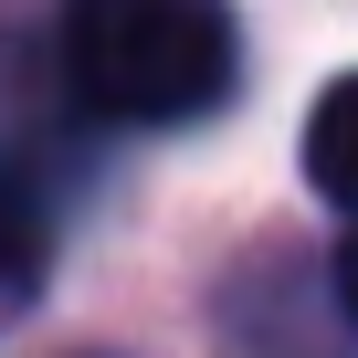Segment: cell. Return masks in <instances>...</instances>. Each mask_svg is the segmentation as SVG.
<instances>
[{"label": "cell", "mask_w": 358, "mask_h": 358, "mask_svg": "<svg viewBox=\"0 0 358 358\" xmlns=\"http://www.w3.org/2000/svg\"><path fill=\"white\" fill-rule=\"evenodd\" d=\"M306 179L337 211H358V74H337L316 95V116H306Z\"/></svg>", "instance_id": "cell-2"}, {"label": "cell", "mask_w": 358, "mask_h": 358, "mask_svg": "<svg viewBox=\"0 0 358 358\" xmlns=\"http://www.w3.org/2000/svg\"><path fill=\"white\" fill-rule=\"evenodd\" d=\"M337 306H348V327H358V232H348V253H337Z\"/></svg>", "instance_id": "cell-4"}, {"label": "cell", "mask_w": 358, "mask_h": 358, "mask_svg": "<svg viewBox=\"0 0 358 358\" xmlns=\"http://www.w3.org/2000/svg\"><path fill=\"white\" fill-rule=\"evenodd\" d=\"M43 274H53V232H43V211H32L22 190H0V327L43 295Z\"/></svg>", "instance_id": "cell-3"}, {"label": "cell", "mask_w": 358, "mask_h": 358, "mask_svg": "<svg viewBox=\"0 0 358 358\" xmlns=\"http://www.w3.org/2000/svg\"><path fill=\"white\" fill-rule=\"evenodd\" d=\"M232 11L222 0H74L64 74L106 127H179L232 95Z\"/></svg>", "instance_id": "cell-1"}]
</instances>
